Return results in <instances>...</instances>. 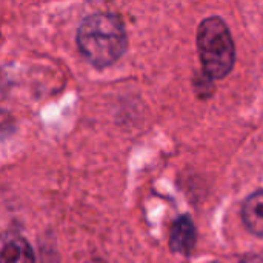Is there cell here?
I'll return each instance as SVG.
<instances>
[{"instance_id": "6", "label": "cell", "mask_w": 263, "mask_h": 263, "mask_svg": "<svg viewBox=\"0 0 263 263\" xmlns=\"http://www.w3.org/2000/svg\"><path fill=\"white\" fill-rule=\"evenodd\" d=\"M86 263H105L103 260H99V259H94V260H89V262Z\"/></svg>"}, {"instance_id": "2", "label": "cell", "mask_w": 263, "mask_h": 263, "mask_svg": "<svg viewBox=\"0 0 263 263\" xmlns=\"http://www.w3.org/2000/svg\"><path fill=\"white\" fill-rule=\"evenodd\" d=\"M197 46L202 66L211 79H223L231 72L236 48L231 32L220 17H208L200 23Z\"/></svg>"}, {"instance_id": "3", "label": "cell", "mask_w": 263, "mask_h": 263, "mask_svg": "<svg viewBox=\"0 0 263 263\" xmlns=\"http://www.w3.org/2000/svg\"><path fill=\"white\" fill-rule=\"evenodd\" d=\"M0 263H35L29 242L17 233L0 234Z\"/></svg>"}, {"instance_id": "4", "label": "cell", "mask_w": 263, "mask_h": 263, "mask_svg": "<svg viewBox=\"0 0 263 263\" xmlns=\"http://www.w3.org/2000/svg\"><path fill=\"white\" fill-rule=\"evenodd\" d=\"M197 239V231L194 227V222L190 216H180L176 219V222L171 227V234H170V247L174 253L188 256Z\"/></svg>"}, {"instance_id": "1", "label": "cell", "mask_w": 263, "mask_h": 263, "mask_svg": "<svg viewBox=\"0 0 263 263\" xmlns=\"http://www.w3.org/2000/svg\"><path fill=\"white\" fill-rule=\"evenodd\" d=\"M77 46L82 55L97 68L116 63L128 46L123 20L114 12L88 15L77 29Z\"/></svg>"}, {"instance_id": "5", "label": "cell", "mask_w": 263, "mask_h": 263, "mask_svg": "<svg viewBox=\"0 0 263 263\" xmlns=\"http://www.w3.org/2000/svg\"><path fill=\"white\" fill-rule=\"evenodd\" d=\"M242 219L250 233L263 236V191L251 194L243 202Z\"/></svg>"}]
</instances>
